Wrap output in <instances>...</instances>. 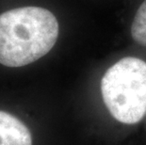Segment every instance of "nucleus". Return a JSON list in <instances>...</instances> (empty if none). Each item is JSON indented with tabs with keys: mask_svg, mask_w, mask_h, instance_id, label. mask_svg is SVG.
<instances>
[{
	"mask_svg": "<svg viewBox=\"0 0 146 145\" xmlns=\"http://www.w3.org/2000/svg\"><path fill=\"white\" fill-rule=\"evenodd\" d=\"M101 93L117 121L125 124L141 122L146 113V62L135 57L117 61L102 78Z\"/></svg>",
	"mask_w": 146,
	"mask_h": 145,
	"instance_id": "obj_2",
	"label": "nucleus"
},
{
	"mask_svg": "<svg viewBox=\"0 0 146 145\" xmlns=\"http://www.w3.org/2000/svg\"><path fill=\"white\" fill-rule=\"evenodd\" d=\"M0 145H32L29 128L19 119L0 110Z\"/></svg>",
	"mask_w": 146,
	"mask_h": 145,
	"instance_id": "obj_3",
	"label": "nucleus"
},
{
	"mask_svg": "<svg viewBox=\"0 0 146 145\" xmlns=\"http://www.w3.org/2000/svg\"><path fill=\"white\" fill-rule=\"evenodd\" d=\"M131 36L139 44L146 46V0L136 12L131 26Z\"/></svg>",
	"mask_w": 146,
	"mask_h": 145,
	"instance_id": "obj_4",
	"label": "nucleus"
},
{
	"mask_svg": "<svg viewBox=\"0 0 146 145\" xmlns=\"http://www.w3.org/2000/svg\"><path fill=\"white\" fill-rule=\"evenodd\" d=\"M60 26L50 11L22 7L0 14V63L22 67L35 62L54 47Z\"/></svg>",
	"mask_w": 146,
	"mask_h": 145,
	"instance_id": "obj_1",
	"label": "nucleus"
}]
</instances>
